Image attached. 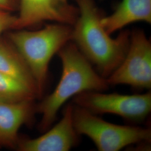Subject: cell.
<instances>
[{
	"mask_svg": "<svg viewBox=\"0 0 151 151\" xmlns=\"http://www.w3.org/2000/svg\"><path fill=\"white\" fill-rule=\"evenodd\" d=\"M74 1L79 14L72 26L71 41L106 79L124 60L129 45L130 32L122 30L116 38H111L101 25L104 15L95 1Z\"/></svg>",
	"mask_w": 151,
	"mask_h": 151,
	"instance_id": "6da1fadb",
	"label": "cell"
},
{
	"mask_svg": "<svg viewBox=\"0 0 151 151\" xmlns=\"http://www.w3.org/2000/svg\"><path fill=\"white\" fill-rule=\"evenodd\" d=\"M62 62V72L54 91L38 105L37 113L41 114L40 131L49 129L65 103L81 92H104L109 88L106 79L100 75L72 41L57 53Z\"/></svg>",
	"mask_w": 151,
	"mask_h": 151,
	"instance_id": "7a4b0ae2",
	"label": "cell"
},
{
	"mask_svg": "<svg viewBox=\"0 0 151 151\" xmlns=\"http://www.w3.org/2000/svg\"><path fill=\"white\" fill-rule=\"evenodd\" d=\"M72 26L55 22L35 31L17 29L7 34L30 70L37 87L38 98L42 97L53 57L71 41Z\"/></svg>",
	"mask_w": 151,
	"mask_h": 151,
	"instance_id": "3957f363",
	"label": "cell"
},
{
	"mask_svg": "<svg viewBox=\"0 0 151 151\" xmlns=\"http://www.w3.org/2000/svg\"><path fill=\"white\" fill-rule=\"evenodd\" d=\"M72 117L78 134L88 137L98 151H118L132 145L151 143L150 127L113 124L74 104Z\"/></svg>",
	"mask_w": 151,
	"mask_h": 151,
	"instance_id": "277c9868",
	"label": "cell"
},
{
	"mask_svg": "<svg viewBox=\"0 0 151 151\" xmlns=\"http://www.w3.org/2000/svg\"><path fill=\"white\" fill-rule=\"evenodd\" d=\"M72 103L92 113L111 114L134 123H141L151 111V92L123 95L85 91L72 98Z\"/></svg>",
	"mask_w": 151,
	"mask_h": 151,
	"instance_id": "5b68a950",
	"label": "cell"
},
{
	"mask_svg": "<svg viewBox=\"0 0 151 151\" xmlns=\"http://www.w3.org/2000/svg\"><path fill=\"white\" fill-rule=\"evenodd\" d=\"M109 86L127 85L137 90L151 88V43L145 32H130L129 48L124 60L106 78Z\"/></svg>",
	"mask_w": 151,
	"mask_h": 151,
	"instance_id": "8992f818",
	"label": "cell"
},
{
	"mask_svg": "<svg viewBox=\"0 0 151 151\" xmlns=\"http://www.w3.org/2000/svg\"><path fill=\"white\" fill-rule=\"evenodd\" d=\"M18 10L13 30L35 27L45 22L73 26L79 14L78 7L68 0H19Z\"/></svg>",
	"mask_w": 151,
	"mask_h": 151,
	"instance_id": "52a82bcc",
	"label": "cell"
},
{
	"mask_svg": "<svg viewBox=\"0 0 151 151\" xmlns=\"http://www.w3.org/2000/svg\"><path fill=\"white\" fill-rule=\"evenodd\" d=\"M73 104H67L60 122L36 138L19 140L16 149L20 151H68L78 144L80 135L72 117Z\"/></svg>",
	"mask_w": 151,
	"mask_h": 151,
	"instance_id": "ba28073f",
	"label": "cell"
},
{
	"mask_svg": "<svg viewBox=\"0 0 151 151\" xmlns=\"http://www.w3.org/2000/svg\"><path fill=\"white\" fill-rule=\"evenodd\" d=\"M32 101L0 103V146L16 148L18 133L22 125L32 121L36 111Z\"/></svg>",
	"mask_w": 151,
	"mask_h": 151,
	"instance_id": "9c48e42d",
	"label": "cell"
},
{
	"mask_svg": "<svg viewBox=\"0 0 151 151\" xmlns=\"http://www.w3.org/2000/svg\"><path fill=\"white\" fill-rule=\"evenodd\" d=\"M138 22L151 23V0H122L113 12L101 23L109 35Z\"/></svg>",
	"mask_w": 151,
	"mask_h": 151,
	"instance_id": "30bf717a",
	"label": "cell"
},
{
	"mask_svg": "<svg viewBox=\"0 0 151 151\" xmlns=\"http://www.w3.org/2000/svg\"><path fill=\"white\" fill-rule=\"evenodd\" d=\"M0 72L38 93L32 74L22 55L7 40L0 39Z\"/></svg>",
	"mask_w": 151,
	"mask_h": 151,
	"instance_id": "8fae6325",
	"label": "cell"
},
{
	"mask_svg": "<svg viewBox=\"0 0 151 151\" xmlns=\"http://www.w3.org/2000/svg\"><path fill=\"white\" fill-rule=\"evenodd\" d=\"M37 98V93L32 89L0 72V103H20Z\"/></svg>",
	"mask_w": 151,
	"mask_h": 151,
	"instance_id": "7c38bea8",
	"label": "cell"
},
{
	"mask_svg": "<svg viewBox=\"0 0 151 151\" xmlns=\"http://www.w3.org/2000/svg\"><path fill=\"white\" fill-rule=\"evenodd\" d=\"M16 20V16L11 12L0 10V37L6 31L13 29Z\"/></svg>",
	"mask_w": 151,
	"mask_h": 151,
	"instance_id": "4fadbf2b",
	"label": "cell"
},
{
	"mask_svg": "<svg viewBox=\"0 0 151 151\" xmlns=\"http://www.w3.org/2000/svg\"><path fill=\"white\" fill-rule=\"evenodd\" d=\"M19 0H0V10L12 12L19 10Z\"/></svg>",
	"mask_w": 151,
	"mask_h": 151,
	"instance_id": "5bb4252c",
	"label": "cell"
},
{
	"mask_svg": "<svg viewBox=\"0 0 151 151\" xmlns=\"http://www.w3.org/2000/svg\"><path fill=\"white\" fill-rule=\"evenodd\" d=\"M1 146H0V148H1Z\"/></svg>",
	"mask_w": 151,
	"mask_h": 151,
	"instance_id": "9a60e30c",
	"label": "cell"
}]
</instances>
